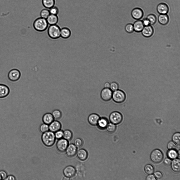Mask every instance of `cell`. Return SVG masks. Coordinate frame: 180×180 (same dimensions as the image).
Listing matches in <instances>:
<instances>
[{
	"mask_svg": "<svg viewBox=\"0 0 180 180\" xmlns=\"http://www.w3.org/2000/svg\"><path fill=\"white\" fill-rule=\"evenodd\" d=\"M48 125L49 130L54 133L60 130L62 127L60 122L57 120H54Z\"/></svg>",
	"mask_w": 180,
	"mask_h": 180,
	"instance_id": "obj_13",
	"label": "cell"
},
{
	"mask_svg": "<svg viewBox=\"0 0 180 180\" xmlns=\"http://www.w3.org/2000/svg\"><path fill=\"white\" fill-rule=\"evenodd\" d=\"M158 20L160 23L165 25L167 24L169 22V17L167 14H160L158 16Z\"/></svg>",
	"mask_w": 180,
	"mask_h": 180,
	"instance_id": "obj_25",
	"label": "cell"
},
{
	"mask_svg": "<svg viewBox=\"0 0 180 180\" xmlns=\"http://www.w3.org/2000/svg\"><path fill=\"white\" fill-rule=\"evenodd\" d=\"M69 144L68 141L62 138L58 139L56 143V147L59 152H63L65 151Z\"/></svg>",
	"mask_w": 180,
	"mask_h": 180,
	"instance_id": "obj_9",
	"label": "cell"
},
{
	"mask_svg": "<svg viewBox=\"0 0 180 180\" xmlns=\"http://www.w3.org/2000/svg\"><path fill=\"white\" fill-rule=\"evenodd\" d=\"M149 21L150 24L153 25L156 22L157 18L156 16L154 14H149L146 18Z\"/></svg>",
	"mask_w": 180,
	"mask_h": 180,
	"instance_id": "obj_32",
	"label": "cell"
},
{
	"mask_svg": "<svg viewBox=\"0 0 180 180\" xmlns=\"http://www.w3.org/2000/svg\"><path fill=\"white\" fill-rule=\"evenodd\" d=\"M63 173L65 176L71 178L73 177L76 173V170L73 166L69 165L64 168Z\"/></svg>",
	"mask_w": 180,
	"mask_h": 180,
	"instance_id": "obj_10",
	"label": "cell"
},
{
	"mask_svg": "<svg viewBox=\"0 0 180 180\" xmlns=\"http://www.w3.org/2000/svg\"><path fill=\"white\" fill-rule=\"evenodd\" d=\"M77 151V148L73 144H69L65 152L69 157H72L75 155Z\"/></svg>",
	"mask_w": 180,
	"mask_h": 180,
	"instance_id": "obj_11",
	"label": "cell"
},
{
	"mask_svg": "<svg viewBox=\"0 0 180 180\" xmlns=\"http://www.w3.org/2000/svg\"><path fill=\"white\" fill-rule=\"evenodd\" d=\"M108 123V121L107 118L102 117L100 118L97 125L99 129H103L106 128Z\"/></svg>",
	"mask_w": 180,
	"mask_h": 180,
	"instance_id": "obj_21",
	"label": "cell"
},
{
	"mask_svg": "<svg viewBox=\"0 0 180 180\" xmlns=\"http://www.w3.org/2000/svg\"><path fill=\"white\" fill-rule=\"evenodd\" d=\"M119 85L117 83L115 82H112L110 84L109 88L113 91H114L118 89Z\"/></svg>",
	"mask_w": 180,
	"mask_h": 180,
	"instance_id": "obj_38",
	"label": "cell"
},
{
	"mask_svg": "<svg viewBox=\"0 0 180 180\" xmlns=\"http://www.w3.org/2000/svg\"><path fill=\"white\" fill-rule=\"evenodd\" d=\"M50 14L49 10L47 9H42L40 13V17L46 19Z\"/></svg>",
	"mask_w": 180,
	"mask_h": 180,
	"instance_id": "obj_33",
	"label": "cell"
},
{
	"mask_svg": "<svg viewBox=\"0 0 180 180\" xmlns=\"http://www.w3.org/2000/svg\"><path fill=\"white\" fill-rule=\"evenodd\" d=\"M134 31L137 32H141L144 26L142 21L138 20L133 24Z\"/></svg>",
	"mask_w": 180,
	"mask_h": 180,
	"instance_id": "obj_24",
	"label": "cell"
},
{
	"mask_svg": "<svg viewBox=\"0 0 180 180\" xmlns=\"http://www.w3.org/2000/svg\"><path fill=\"white\" fill-rule=\"evenodd\" d=\"M176 147V143L173 141H170L168 144L167 147L169 150L175 149Z\"/></svg>",
	"mask_w": 180,
	"mask_h": 180,
	"instance_id": "obj_41",
	"label": "cell"
},
{
	"mask_svg": "<svg viewBox=\"0 0 180 180\" xmlns=\"http://www.w3.org/2000/svg\"><path fill=\"white\" fill-rule=\"evenodd\" d=\"M50 14L57 15L59 12V10L57 7L54 6L49 9Z\"/></svg>",
	"mask_w": 180,
	"mask_h": 180,
	"instance_id": "obj_40",
	"label": "cell"
},
{
	"mask_svg": "<svg viewBox=\"0 0 180 180\" xmlns=\"http://www.w3.org/2000/svg\"><path fill=\"white\" fill-rule=\"evenodd\" d=\"M157 12L160 14H167L168 12L169 8L168 5L164 3H159L157 7Z\"/></svg>",
	"mask_w": 180,
	"mask_h": 180,
	"instance_id": "obj_14",
	"label": "cell"
},
{
	"mask_svg": "<svg viewBox=\"0 0 180 180\" xmlns=\"http://www.w3.org/2000/svg\"><path fill=\"white\" fill-rule=\"evenodd\" d=\"M144 170L147 174L149 175L152 174L154 173V168L152 165L150 164H147L145 166Z\"/></svg>",
	"mask_w": 180,
	"mask_h": 180,
	"instance_id": "obj_30",
	"label": "cell"
},
{
	"mask_svg": "<svg viewBox=\"0 0 180 180\" xmlns=\"http://www.w3.org/2000/svg\"><path fill=\"white\" fill-rule=\"evenodd\" d=\"M106 129L108 132L112 133L115 132L116 129V125L111 122L108 123Z\"/></svg>",
	"mask_w": 180,
	"mask_h": 180,
	"instance_id": "obj_29",
	"label": "cell"
},
{
	"mask_svg": "<svg viewBox=\"0 0 180 180\" xmlns=\"http://www.w3.org/2000/svg\"><path fill=\"white\" fill-rule=\"evenodd\" d=\"M41 139L42 143L45 146L50 147L54 144L56 139L54 133L49 130L42 133Z\"/></svg>",
	"mask_w": 180,
	"mask_h": 180,
	"instance_id": "obj_1",
	"label": "cell"
},
{
	"mask_svg": "<svg viewBox=\"0 0 180 180\" xmlns=\"http://www.w3.org/2000/svg\"><path fill=\"white\" fill-rule=\"evenodd\" d=\"M7 172L4 170L0 171V176L2 179L5 180L7 176Z\"/></svg>",
	"mask_w": 180,
	"mask_h": 180,
	"instance_id": "obj_42",
	"label": "cell"
},
{
	"mask_svg": "<svg viewBox=\"0 0 180 180\" xmlns=\"http://www.w3.org/2000/svg\"><path fill=\"white\" fill-rule=\"evenodd\" d=\"M113 93V91L109 88H104L101 92V98L104 101H109L112 99Z\"/></svg>",
	"mask_w": 180,
	"mask_h": 180,
	"instance_id": "obj_8",
	"label": "cell"
},
{
	"mask_svg": "<svg viewBox=\"0 0 180 180\" xmlns=\"http://www.w3.org/2000/svg\"><path fill=\"white\" fill-rule=\"evenodd\" d=\"M71 35V31L70 29L67 27H64L61 28L60 37L64 39H67L70 37Z\"/></svg>",
	"mask_w": 180,
	"mask_h": 180,
	"instance_id": "obj_20",
	"label": "cell"
},
{
	"mask_svg": "<svg viewBox=\"0 0 180 180\" xmlns=\"http://www.w3.org/2000/svg\"><path fill=\"white\" fill-rule=\"evenodd\" d=\"M177 156L178 157L179 159L180 158V150H179L178 152L177 153Z\"/></svg>",
	"mask_w": 180,
	"mask_h": 180,
	"instance_id": "obj_50",
	"label": "cell"
},
{
	"mask_svg": "<svg viewBox=\"0 0 180 180\" xmlns=\"http://www.w3.org/2000/svg\"><path fill=\"white\" fill-rule=\"evenodd\" d=\"M1 179H2L1 178V177L0 176V180H1Z\"/></svg>",
	"mask_w": 180,
	"mask_h": 180,
	"instance_id": "obj_51",
	"label": "cell"
},
{
	"mask_svg": "<svg viewBox=\"0 0 180 180\" xmlns=\"http://www.w3.org/2000/svg\"><path fill=\"white\" fill-rule=\"evenodd\" d=\"M10 93V89L7 85L0 84V99H3L7 97Z\"/></svg>",
	"mask_w": 180,
	"mask_h": 180,
	"instance_id": "obj_15",
	"label": "cell"
},
{
	"mask_svg": "<svg viewBox=\"0 0 180 180\" xmlns=\"http://www.w3.org/2000/svg\"><path fill=\"white\" fill-rule=\"evenodd\" d=\"M109 119L110 122L115 124L120 123L123 119L121 114L118 111H113L110 113L109 116Z\"/></svg>",
	"mask_w": 180,
	"mask_h": 180,
	"instance_id": "obj_6",
	"label": "cell"
},
{
	"mask_svg": "<svg viewBox=\"0 0 180 180\" xmlns=\"http://www.w3.org/2000/svg\"><path fill=\"white\" fill-rule=\"evenodd\" d=\"M15 177L13 175H10L7 176L5 180H16Z\"/></svg>",
	"mask_w": 180,
	"mask_h": 180,
	"instance_id": "obj_46",
	"label": "cell"
},
{
	"mask_svg": "<svg viewBox=\"0 0 180 180\" xmlns=\"http://www.w3.org/2000/svg\"><path fill=\"white\" fill-rule=\"evenodd\" d=\"M73 134L71 131L66 129L63 131V138L68 141L70 140L72 138Z\"/></svg>",
	"mask_w": 180,
	"mask_h": 180,
	"instance_id": "obj_27",
	"label": "cell"
},
{
	"mask_svg": "<svg viewBox=\"0 0 180 180\" xmlns=\"http://www.w3.org/2000/svg\"><path fill=\"white\" fill-rule=\"evenodd\" d=\"M50 25H56L59 21V17L57 15L51 14L46 19Z\"/></svg>",
	"mask_w": 180,
	"mask_h": 180,
	"instance_id": "obj_22",
	"label": "cell"
},
{
	"mask_svg": "<svg viewBox=\"0 0 180 180\" xmlns=\"http://www.w3.org/2000/svg\"><path fill=\"white\" fill-rule=\"evenodd\" d=\"M76 155L78 158L80 160L84 161L87 158L88 154L87 151L83 149H81L77 151Z\"/></svg>",
	"mask_w": 180,
	"mask_h": 180,
	"instance_id": "obj_18",
	"label": "cell"
},
{
	"mask_svg": "<svg viewBox=\"0 0 180 180\" xmlns=\"http://www.w3.org/2000/svg\"><path fill=\"white\" fill-rule=\"evenodd\" d=\"M74 144L77 148H79L83 145V142L81 139L77 138L75 139Z\"/></svg>",
	"mask_w": 180,
	"mask_h": 180,
	"instance_id": "obj_36",
	"label": "cell"
},
{
	"mask_svg": "<svg viewBox=\"0 0 180 180\" xmlns=\"http://www.w3.org/2000/svg\"><path fill=\"white\" fill-rule=\"evenodd\" d=\"M164 162L166 165L169 166L171 164L172 160L169 158H166L164 159Z\"/></svg>",
	"mask_w": 180,
	"mask_h": 180,
	"instance_id": "obj_44",
	"label": "cell"
},
{
	"mask_svg": "<svg viewBox=\"0 0 180 180\" xmlns=\"http://www.w3.org/2000/svg\"><path fill=\"white\" fill-rule=\"evenodd\" d=\"M39 129L42 133H45L49 130V125L43 123L40 125Z\"/></svg>",
	"mask_w": 180,
	"mask_h": 180,
	"instance_id": "obj_35",
	"label": "cell"
},
{
	"mask_svg": "<svg viewBox=\"0 0 180 180\" xmlns=\"http://www.w3.org/2000/svg\"><path fill=\"white\" fill-rule=\"evenodd\" d=\"M48 25L46 19L41 17L36 19L33 24L34 29L39 32H42L46 30L48 27Z\"/></svg>",
	"mask_w": 180,
	"mask_h": 180,
	"instance_id": "obj_2",
	"label": "cell"
},
{
	"mask_svg": "<svg viewBox=\"0 0 180 180\" xmlns=\"http://www.w3.org/2000/svg\"><path fill=\"white\" fill-rule=\"evenodd\" d=\"M100 118L99 115L96 113H92L90 114L88 118L89 123L93 126L97 125L98 122Z\"/></svg>",
	"mask_w": 180,
	"mask_h": 180,
	"instance_id": "obj_17",
	"label": "cell"
},
{
	"mask_svg": "<svg viewBox=\"0 0 180 180\" xmlns=\"http://www.w3.org/2000/svg\"><path fill=\"white\" fill-rule=\"evenodd\" d=\"M142 21L144 26L150 25V23L147 18L144 19Z\"/></svg>",
	"mask_w": 180,
	"mask_h": 180,
	"instance_id": "obj_47",
	"label": "cell"
},
{
	"mask_svg": "<svg viewBox=\"0 0 180 180\" xmlns=\"http://www.w3.org/2000/svg\"><path fill=\"white\" fill-rule=\"evenodd\" d=\"M141 32L143 36L146 37H149L153 35L154 30L152 27L149 25L144 26Z\"/></svg>",
	"mask_w": 180,
	"mask_h": 180,
	"instance_id": "obj_16",
	"label": "cell"
},
{
	"mask_svg": "<svg viewBox=\"0 0 180 180\" xmlns=\"http://www.w3.org/2000/svg\"><path fill=\"white\" fill-rule=\"evenodd\" d=\"M180 160L179 159H174L172 161L171 168L174 172H178L180 171Z\"/></svg>",
	"mask_w": 180,
	"mask_h": 180,
	"instance_id": "obj_23",
	"label": "cell"
},
{
	"mask_svg": "<svg viewBox=\"0 0 180 180\" xmlns=\"http://www.w3.org/2000/svg\"><path fill=\"white\" fill-rule=\"evenodd\" d=\"M167 155L170 159H174L177 157V152L175 149L169 150L167 152Z\"/></svg>",
	"mask_w": 180,
	"mask_h": 180,
	"instance_id": "obj_31",
	"label": "cell"
},
{
	"mask_svg": "<svg viewBox=\"0 0 180 180\" xmlns=\"http://www.w3.org/2000/svg\"><path fill=\"white\" fill-rule=\"evenodd\" d=\"M163 158V155L162 152L160 150L158 149L153 151L150 155L151 160L155 163H158L161 162Z\"/></svg>",
	"mask_w": 180,
	"mask_h": 180,
	"instance_id": "obj_5",
	"label": "cell"
},
{
	"mask_svg": "<svg viewBox=\"0 0 180 180\" xmlns=\"http://www.w3.org/2000/svg\"><path fill=\"white\" fill-rule=\"evenodd\" d=\"M21 73L20 71L17 69H13L8 72V77L9 80L11 81L14 82L18 81L20 78Z\"/></svg>",
	"mask_w": 180,
	"mask_h": 180,
	"instance_id": "obj_7",
	"label": "cell"
},
{
	"mask_svg": "<svg viewBox=\"0 0 180 180\" xmlns=\"http://www.w3.org/2000/svg\"><path fill=\"white\" fill-rule=\"evenodd\" d=\"M110 84L108 82H106L105 83L104 85V88H109Z\"/></svg>",
	"mask_w": 180,
	"mask_h": 180,
	"instance_id": "obj_48",
	"label": "cell"
},
{
	"mask_svg": "<svg viewBox=\"0 0 180 180\" xmlns=\"http://www.w3.org/2000/svg\"><path fill=\"white\" fill-rule=\"evenodd\" d=\"M54 119L52 113H47L44 114L42 117V121L43 123L48 125L51 123Z\"/></svg>",
	"mask_w": 180,
	"mask_h": 180,
	"instance_id": "obj_19",
	"label": "cell"
},
{
	"mask_svg": "<svg viewBox=\"0 0 180 180\" xmlns=\"http://www.w3.org/2000/svg\"><path fill=\"white\" fill-rule=\"evenodd\" d=\"M131 14L132 16L134 19L139 20L143 17L144 13L141 9L137 7L134 8L132 10Z\"/></svg>",
	"mask_w": 180,
	"mask_h": 180,
	"instance_id": "obj_12",
	"label": "cell"
},
{
	"mask_svg": "<svg viewBox=\"0 0 180 180\" xmlns=\"http://www.w3.org/2000/svg\"><path fill=\"white\" fill-rule=\"evenodd\" d=\"M56 139H59L63 137V131L61 129L54 133Z\"/></svg>",
	"mask_w": 180,
	"mask_h": 180,
	"instance_id": "obj_39",
	"label": "cell"
},
{
	"mask_svg": "<svg viewBox=\"0 0 180 180\" xmlns=\"http://www.w3.org/2000/svg\"><path fill=\"white\" fill-rule=\"evenodd\" d=\"M172 139L173 142L179 145L180 143V134L176 133L173 135Z\"/></svg>",
	"mask_w": 180,
	"mask_h": 180,
	"instance_id": "obj_34",
	"label": "cell"
},
{
	"mask_svg": "<svg viewBox=\"0 0 180 180\" xmlns=\"http://www.w3.org/2000/svg\"><path fill=\"white\" fill-rule=\"evenodd\" d=\"M43 6L46 8L50 9L54 6L55 4V0H42Z\"/></svg>",
	"mask_w": 180,
	"mask_h": 180,
	"instance_id": "obj_26",
	"label": "cell"
},
{
	"mask_svg": "<svg viewBox=\"0 0 180 180\" xmlns=\"http://www.w3.org/2000/svg\"><path fill=\"white\" fill-rule=\"evenodd\" d=\"M52 114L54 120H58L60 119L62 115L61 111L58 109H55L53 110L52 112Z\"/></svg>",
	"mask_w": 180,
	"mask_h": 180,
	"instance_id": "obj_28",
	"label": "cell"
},
{
	"mask_svg": "<svg viewBox=\"0 0 180 180\" xmlns=\"http://www.w3.org/2000/svg\"><path fill=\"white\" fill-rule=\"evenodd\" d=\"M147 180H156V179L154 176L152 174H149L146 177Z\"/></svg>",
	"mask_w": 180,
	"mask_h": 180,
	"instance_id": "obj_45",
	"label": "cell"
},
{
	"mask_svg": "<svg viewBox=\"0 0 180 180\" xmlns=\"http://www.w3.org/2000/svg\"><path fill=\"white\" fill-rule=\"evenodd\" d=\"M70 179V178L68 177H66V176H64V177H63V180H69Z\"/></svg>",
	"mask_w": 180,
	"mask_h": 180,
	"instance_id": "obj_49",
	"label": "cell"
},
{
	"mask_svg": "<svg viewBox=\"0 0 180 180\" xmlns=\"http://www.w3.org/2000/svg\"><path fill=\"white\" fill-rule=\"evenodd\" d=\"M154 176L155 178L158 179H160L163 177V175L161 172L159 171H156L154 173Z\"/></svg>",
	"mask_w": 180,
	"mask_h": 180,
	"instance_id": "obj_43",
	"label": "cell"
},
{
	"mask_svg": "<svg viewBox=\"0 0 180 180\" xmlns=\"http://www.w3.org/2000/svg\"><path fill=\"white\" fill-rule=\"evenodd\" d=\"M126 31L128 33H132L134 31L133 26V24L128 23L127 24L125 27Z\"/></svg>",
	"mask_w": 180,
	"mask_h": 180,
	"instance_id": "obj_37",
	"label": "cell"
},
{
	"mask_svg": "<svg viewBox=\"0 0 180 180\" xmlns=\"http://www.w3.org/2000/svg\"><path fill=\"white\" fill-rule=\"evenodd\" d=\"M61 29L59 26L57 24L50 25L47 30L48 36L52 39L59 38L60 37Z\"/></svg>",
	"mask_w": 180,
	"mask_h": 180,
	"instance_id": "obj_3",
	"label": "cell"
},
{
	"mask_svg": "<svg viewBox=\"0 0 180 180\" xmlns=\"http://www.w3.org/2000/svg\"><path fill=\"white\" fill-rule=\"evenodd\" d=\"M112 98L115 102L121 103L125 101L126 94L123 91L118 89L113 92Z\"/></svg>",
	"mask_w": 180,
	"mask_h": 180,
	"instance_id": "obj_4",
	"label": "cell"
}]
</instances>
